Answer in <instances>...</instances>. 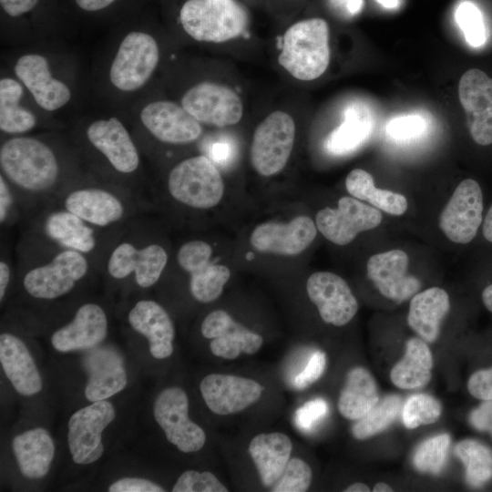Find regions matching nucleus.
I'll list each match as a JSON object with an SVG mask.
<instances>
[{
    "instance_id": "nucleus-27",
    "label": "nucleus",
    "mask_w": 492,
    "mask_h": 492,
    "mask_svg": "<svg viewBox=\"0 0 492 492\" xmlns=\"http://www.w3.org/2000/svg\"><path fill=\"white\" fill-rule=\"evenodd\" d=\"M41 228L45 237L61 250L87 255L97 248V228L64 208L48 212L42 220Z\"/></svg>"
},
{
    "instance_id": "nucleus-44",
    "label": "nucleus",
    "mask_w": 492,
    "mask_h": 492,
    "mask_svg": "<svg viewBox=\"0 0 492 492\" xmlns=\"http://www.w3.org/2000/svg\"><path fill=\"white\" fill-rule=\"evenodd\" d=\"M173 492H228L229 489L209 471L188 470L182 473L172 487Z\"/></svg>"
},
{
    "instance_id": "nucleus-53",
    "label": "nucleus",
    "mask_w": 492,
    "mask_h": 492,
    "mask_svg": "<svg viewBox=\"0 0 492 492\" xmlns=\"http://www.w3.org/2000/svg\"><path fill=\"white\" fill-rule=\"evenodd\" d=\"M39 0H0L2 9L10 16L17 17L33 10Z\"/></svg>"
},
{
    "instance_id": "nucleus-24",
    "label": "nucleus",
    "mask_w": 492,
    "mask_h": 492,
    "mask_svg": "<svg viewBox=\"0 0 492 492\" xmlns=\"http://www.w3.org/2000/svg\"><path fill=\"white\" fill-rule=\"evenodd\" d=\"M317 234L316 224L307 216H298L287 223L268 221L251 232L252 247L262 252L294 256L305 251Z\"/></svg>"
},
{
    "instance_id": "nucleus-33",
    "label": "nucleus",
    "mask_w": 492,
    "mask_h": 492,
    "mask_svg": "<svg viewBox=\"0 0 492 492\" xmlns=\"http://www.w3.org/2000/svg\"><path fill=\"white\" fill-rule=\"evenodd\" d=\"M93 357L85 388V396L90 402L106 400L122 391L128 384L119 356L110 351H101Z\"/></svg>"
},
{
    "instance_id": "nucleus-28",
    "label": "nucleus",
    "mask_w": 492,
    "mask_h": 492,
    "mask_svg": "<svg viewBox=\"0 0 492 492\" xmlns=\"http://www.w3.org/2000/svg\"><path fill=\"white\" fill-rule=\"evenodd\" d=\"M0 362L2 368L22 395L29 396L42 390V378L25 343L12 333L0 335Z\"/></svg>"
},
{
    "instance_id": "nucleus-54",
    "label": "nucleus",
    "mask_w": 492,
    "mask_h": 492,
    "mask_svg": "<svg viewBox=\"0 0 492 492\" xmlns=\"http://www.w3.org/2000/svg\"><path fill=\"white\" fill-rule=\"evenodd\" d=\"M334 9L341 14L353 16L358 14L364 6V0H329Z\"/></svg>"
},
{
    "instance_id": "nucleus-31",
    "label": "nucleus",
    "mask_w": 492,
    "mask_h": 492,
    "mask_svg": "<svg viewBox=\"0 0 492 492\" xmlns=\"http://www.w3.org/2000/svg\"><path fill=\"white\" fill-rule=\"evenodd\" d=\"M450 308L447 292L431 287L415 293L410 302L408 325L425 341L433 343L439 334L440 324Z\"/></svg>"
},
{
    "instance_id": "nucleus-35",
    "label": "nucleus",
    "mask_w": 492,
    "mask_h": 492,
    "mask_svg": "<svg viewBox=\"0 0 492 492\" xmlns=\"http://www.w3.org/2000/svg\"><path fill=\"white\" fill-rule=\"evenodd\" d=\"M343 117V122L330 133L325 141L326 149L333 155L355 150L372 133L373 119L365 107L350 105Z\"/></svg>"
},
{
    "instance_id": "nucleus-20",
    "label": "nucleus",
    "mask_w": 492,
    "mask_h": 492,
    "mask_svg": "<svg viewBox=\"0 0 492 492\" xmlns=\"http://www.w3.org/2000/svg\"><path fill=\"white\" fill-rule=\"evenodd\" d=\"M15 74L45 111H56L71 99V90L66 83L53 77L48 60L31 53L21 56L15 64Z\"/></svg>"
},
{
    "instance_id": "nucleus-13",
    "label": "nucleus",
    "mask_w": 492,
    "mask_h": 492,
    "mask_svg": "<svg viewBox=\"0 0 492 492\" xmlns=\"http://www.w3.org/2000/svg\"><path fill=\"white\" fill-rule=\"evenodd\" d=\"M483 194L479 184L472 179L462 180L439 217V228L454 243L472 241L482 223Z\"/></svg>"
},
{
    "instance_id": "nucleus-55",
    "label": "nucleus",
    "mask_w": 492,
    "mask_h": 492,
    "mask_svg": "<svg viewBox=\"0 0 492 492\" xmlns=\"http://www.w3.org/2000/svg\"><path fill=\"white\" fill-rule=\"evenodd\" d=\"M77 6L85 11L95 12L102 10L117 0H75Z\"/></svg>"
},
{
    "instance_id": "nucleus-14",
    "label": "nucleus",
    "mask_w": 492,
    "mask_h": 492,
    "mask_svg": "<svg viewBox=\"0 0 492 492\" xmlns=\"http://www.w3.org/2000/svg\"><path fill=\"white\" fill-rule=\"evenodd\" d=\"M181 105L200 124L217 127L234 125L243 114L240 97L228 87L211 82H201L188 89Z\"/></svg>"
},
{
    "instance_id": "nucleus-46",
    "label": "nucleus",
    "mask_w": 492,
    "mask_h": 492,
    "mask_svg": "<svg viewBox=\"0 0 492 492\" xmlns=\"http://www.w3.org/2000/svg\"><path fill=\"white\" fill-rule=\"evenodd\" d=\"M328 413L326 401L321 398L310 400L295 412V424L302 431H310Z\"/></svg>"
},
{
    "instance_id": "nucleus-56",
    "label": "nucleus",
    "mask_w": 492,
    "mask_h": 492,
    "mask_svg": "<svg viewBox=\"0 0 492 492\" xmlns=\"http://www.w3.org/2000/svg\"><path fill=\"white\" fill-rule=\"evenodd\" d=\"M11 279V268L5 261H0V300L3 301Z\"/></svg>"
},
{
    "instance_id": "nucleus-48",
    "label": "nucleus",
    "mask_w": 492,
    "mask_h": 492,
    "mask_svg": "<svg viewBox=\"0 0 492 492\" xmlns=\"http://www.w3.org/2000/svg\"><path fill=\"white\" fill-rule=\"evenodd\" d=\"M467 389L477 399L492 400V367L475 372L467 382Z\"/></svg>"
},
{
    "instance_id": "nucleus-5",
    "label": "nucleus",
    "mask_w": 492,
    "mask_h": 492,
    "mask_svg": "<svg viewBox=\"0 0 492 492\" xmlns=\"http://www.w3.org/2000/svg\"><path fill=\"white\" fill-rule=\"evenodd\" d=\"M159 61V48L155 38L146 32H129L111 62L109 80L118 90H138L149 80Z\"/></svg>"
},
{
    "instance_id": "nucleus-17",
    "label": "nucleus",
    "mask_w": 492,
    "mask_h": 492,
    "mask_svg": "<svg viewBox=\"0 0 492 492\" xmlns=\"http://www.w3.org/2000/svg\"><path fill=\"white\" fill-rule=\"evenodd\" d=\"M139 118L156 139L167 144L191 143L202 133L200 123L181 104L173 101L157 100L147 104Z\"/></svg>"
},
{
    "instance_id": "nucleus-42",
    "label": "nucleus",
    "mask_w": 492,
    "mask_h": 492,
    "mask_svg": "<svg viewBox=\"0 0 492 492\" xmlns=\"http://www.w3.org/2000/svg\"><path fill=\"white\" fill-rule=\"evenodd\" d=\"M310 466L301 458H290L282 476L271 487L272 492H303L312 483Z\"/></svg>"
},
{
    "instance_id": "nucleus-60",
    "label": "nucleus",
    "mask_w": 492,
    "mask_h": 492,
    "mask_svg": "<svg viewBox=\"0 0 492 492\" xmlns=\"http://www.w3.org/2000/svg\"><path fill=\"white\" fill-rule=\"evenodd\" d=\"M373 491L374 492H391L393 491V488L384 482H379L374 487Z\"/></svg>"
},
{
    "instance_id": "nucleus-3",
    "label": "nucleus",
    "mask_w": 492,
    "mask_h": 492,
    "mask_svg": "<svg viewBox=\"0 0 492 492\" xmlns=\"http://www.w3.org/2000/svg\"><path fill=\"white\" fill-rule=\"evenodd\" d=\"M179 21L194 40L221 43L245 31L248 15L235 0H187L179 11Z\"/></svg>"
},
{
    "instance_id": "nucleus-11",
    "label": "nucleus",
    "mask_w": 492,
    "mask_h": 492,
    "mask_svg": "<svg viewBox=\"0 0 492 492\" xmlns=\"http://www.w3.org/2000/svg\"><path fill=\"white\" fill-rule=\"evenodd\" d=\"M167 263L168 253L161 245H138L122 241L110 251L106 269L115 280H124L133 274L138 286L146 289L157 283Z\"/></svg>"
},
{
    "instance_id": "nucleus-57",
    "label": "nucleus",
    "mask_w": 492,
    "mask_h": 492,
    "mask_svg": "<svg viewBox=\"0 0 492 492\" xmlns=\"http://www.w3.org/2000/svg\"><path fill=\"white\" fill-rule=\"evenodd\" d=\"M483 235L487 241L492 242V205L484 220Z\"/></svg>"
},
{
    "instance_id": "nucleus-18",
    "label": "nucleus",
    "mask_w": 492,
    "mask_h": 492,
    "mask_svg": "<svg viewBox=\"0 0 492 492\" xmlns=\"http://www.w3.org/2000/svg\"><path fill=\"white\" fill-rule=\"evenodd\" d=\"M307 294L321 318L334 326L347 324L358 311V302L347 282L330 272H316L306 282Z\"/></svg>"
},
{
    "instance_id": "nucleus-47",
    "label": "nucleus",
    "mask_w": 492,
    "mask_h": 492,
    "mask_svg": "<svg viewBox=\"0 0 492 492\" xmlns=\"http://www.w3.org/2000/svg\"><path fill=\"white\" fill-rule=\"evenodd\" d=\"M325 367V354L321 351L314 352L303 370L295 376L294 386L297 389L308 387L322 376Z\"/></svg>"
},
{
    "instance_id": "nucleus-49",
    "label": "nucleus",
    "mask_w": 492,
    "mask_h": 492,
    "mask_svg": "<svg viewBox=\"0 0 492 492\" xmlns=\"http://www.w3.org/2000/svg\"><path fill=\"white\" fill-rule=\"evenodd\" d=\"M109 492H163L159 485L141 477H123L113 482Z\"/></svg>"
},
{
    "instance_id": "nucleus-30",
    "label": "nucleus",
    "mask_w": 492,
    "mask_h": 492,
    "mask_svg": "<svg viewBox=\"0 0 492 492\" xmlns=\"http://www.w3.org/2000/svg\"><path fill=\"white\" fill-rule=\"evenodd\" d=\"M13 451L22 475L29 479L44 477L55 456L54 441L45 428L36 427L15 436Z\"/></svg>"
},
{
    "instance_id": "nucleus-15",
    "label": "nucleus",
    "mask_w": 492,
    "mask_h": 492,
    "mask_svg": "<svg viewBox=\"0 0 492 492\" xmlns=\"http://www.w3.org/2000/svg\"><path fill=\"white\" fill-rule=\"evenodd\" d=\"M458 97L473 140L492 144V78L478 68L467 70L459 80Z\"/></svg>"
},
{
    "instance_id": "nucleus-41",
    "label": "nucleus",
    "mask_w": 492,
    "mask_h": 492,
    "mask_svg": "<svg viewBox=\"0 0 492 492\" xmlns=\"http://www.w3.org/2000/svg\"><path fill=\"white\" fill-rule=\"evenodd\" d=\"M440 403L431 395L418 394L410 396L402 412L405 425L414 429L423 425L435 423L440 416Z\"/></svg>"
},
{
    "instance_id": "nucleus-22",
    "label": "nucleus",
    "mask_w": 492,
    "mask_h": 492,
    "mask_svg": "<svg viewBox=\"0 0 492 492\" xmlns=\"http://www.w3.org/2000/svg\"><path fill=\"white\" fill-rule=\"evenodd\" d=\"M203 337L211 339V353L227 360L238 358L241 354H254L263 344L259 333L235 322L225 311L210 313L200 327Z\"/></svg>"
},
{
    "instance_id": "nucleus-45",
    "label": "nucleus",
    "mask_w": 492,
    "mask_h": 492,
    "mask_svg": "<svg viewBox=\"0 0 492 492\" xmlns=\"http://www.w3.org/2000/svg\"><path fill=\"white\" fill-rule=\"evenodd\" d=\"M425 128L423 118L408 115L391 119L385 128L388 136L395 139L405 140L420 136Z\"/></svg>"
},
{
    "instance_id": "nucleus-10",
    "label": "nucleus",
    "mask_w": 492,
    "mask_h": 492,
    "mask_svg": "<svg viewBox=\"0 0 492 492\" xmlns=\"http://www.w3.org/2000/svg\"><path fill=\"white\" fill-rule=\"evenodd\" d=\"M383 220L380 210L354 197H342L337 208L326 207L315 217L317 230L331 242L343 246L365 231L378 227Z\"/></svg>"
},
{
    "instance_id": "nucleus-6",
    "label": "nucleus",
    "mask_w": 492,
    "mask_h": 492,
    "mask_svg": "<svg viewBox=\"0 0 492 492\" xmlns=\"http://www.w3.org/2000/svg\"><path fill=\"white\" fill-rule=\"evenodd\" d=\"M89 269L86 254L60 250L48 261L30 268L23 277V286L34 298L56 299L71 292Z\"/></svg>"
},
{
    "instance_id": "nucleus-1",
    "label": "nucleus",
    "mask_w": 492,
    "mask_h": 492,
    "mask_svg": "<svg viewBox=\"0 0 492 492\" xmlns=\"http://www.w3.org/2000/svg\"><path fill=\"white\" fill-rule=\"evenodd\" d=\"M1 175L16 194L40 199L52 194L62 167L52 147L40 138L13 136L0 147Z\"/></svg>"
},
{
    "instance_id": "nucleus-52",
    "label": "nucleus",
    "mask_w": 492,
    "mask_h": 492,
    "mask_svg": "<svg viewBox=\"0 0 492 492\" xmlns=\"http://www.w3.org/2000/svg\"><path fill=\"white\" fill-rule=\"evenodd\" d=\"M234 152L233 145L228 139L214 142L210 148V159L220 165L228 164Z\"/></svg>"
},
{
    "instance_id": "nucleus-61",
    "label": "nucleus",
    "mask_w": 492,
    "mask_h": 492,
    "mask_svg": "<svg viewBox=\"0 0 492 492\" xmlns=\"http://www.w3.org/2000/svg\"><path fill=\"white\" fill-rule=\"evenodd\" d=\"M376 1L385 8H395L399 5L398 0H376Z\"/></svg>"
},
{
    "instance_id": "nucleus-8",
    "label": "nucleus",
    "mask_w": 492,
    "mask_h": 492,
    "mask_svg": "<svg viewBox=\"0 0 492 492\" xmlns=\"http://www.w3.org/2000/svg\"><path fill=\"white\" fill-rule=\"evenodd\" d=\"M153 415L168 441L179 451L197 452L204 446L206 434L190 419L189 399L182 388L172 386L161 391L154 402Z\"/></svg>"
},
{
    "instance_id": "nucleus-16",
    "label": "nucleus",
    "mask_w": 492,
    "mask_h": 492,
    "mask_svg": "<svg viewBox=\"0 0 492 492\" xmlns=\"http://www.w3.org/2000/svg\"><path fill=\"white\" fill-rule=\"evenodd\" d=\"M89 144L118 173L131 175L140 166L138 148L124 124L115 117L91 122L86 130Z\"/></svg>"
},
{
    "instance_id": "nucleus-59",
    "label": "nucleus",
    "mask_w": 492,
    "mask_h": 492,
    "mask_svg": "<svg viewBox=\"0 0 492 492\" xmlns=\"http://www.w3.org/2000/svg\"><path fill=\"white\" fill-rule=\"evenodd\" d=\"M343 491L344 492H368L370 491V488L368 486H366L364 483L356 482L348 486Z\"/></svg>"
},
{
    "instance_id": "nucleus-26",
    "label": "nucleus",
    "mask_w": 492,
    "mask_h": 492,
    "mask_svg": "<svg viewBox=\"0 0 492 492\" xmlns=\"http://www.w3.org/2000/svg\"><path fill=\"white\" fill-rule=\"evenodd\" d=\"M128 320L133 330L148 339L154 358L165 359L172 354L174 325L159 303L152 300L138 301L129 311Z\"/></svg>"
},
{
    "instance_id": "nucleus-50",
    "label": "nucleus",
    "mask_w": 492,
    "mask_h": 492,
    "mask_svg": "<svg viewBox=\"0 0 492 492\" xmlns=\"http://www.w3.org/2000/svg\"><path fill=\"white\" fill-rule=\"evenodd\" d=\"M469 419L475 428L480 431H488L492 435V400L484 401L473 410Z\"/></svg>"
},
{
    "instance_id": "nucleus-36",
    "label": "nucleus",
    "mask_w": 492,
    "mask_h": 492,
    "mask_svg": "<svg viewBox=\"0 0 492 492\" xmlns=\"http://www.w3.org/2000/svg\"><path fill=\"white\" fill-rule=\"evenodd\" d=\"M345 187L352 197L368 202L373 207L390 215H403L408 207L406 198L400 193L375 187L370 173L354 169L347 175Z\"/></svg>"
},
{
    "instance_id": "nucleus-40",
    "label": "nucleus",
    "mask_w": 492,
    "mask_h": 492,
    "mask_svg": "<svg viewBox=\"0 0 492 492\" xmlns=\"http://www.w3.org/2000/svg\"><path fill=\"white\" fill-rule=\"evenodd\" d=\"M450 436L441 434L423 442L415 450L413 462L421 472L438 474L446 462Z\"/></svg>"
},
{
    "instance_id": "nucleus-29",
    "label": "nucleus",
    "mask_w": 492,
    "mask_h": 492,
    "mask_svg": "<svg viewBox=\"0 0 492 492\" xmlns=\"http://www.w3.org/2000/svg\"><path fill=\"white\" fill-rule=\"evenodd\" d=\"M292 450L290 437L281 432L261 433L252 437L248 451L264 487H272L280 478Z\"/></svg>"
},
{
    "instance_id": "nucleus-43",
    "label": "nucleus",
    "mask_w": 492,
    "mask_h": 492,
    "mask_svg": "<svg viewBox=\"0 0 492 492\" xmlns=\"http://www.w3.org/2000/svg\"><path fill=\"white\" fill-rule=\"evenodd\" d=\"M456 20L464 33L466 42L472 46H480L486 42V28L481 12L471 2H462L456 11Z\"/></svg>"
},
{
    "instance_id": "nucleus-21",
    "label": "nucleus",
    "mask_w": 492,
    "mask_h": 492,
    "mask_svg": "<svg viewBox=\"0 0 492 492\" xmlns=\"http://www.w3.org/2000/svg\"><path fill=\"white\" fill-rule=\"evenodd\" d=\"M62 206L97 229L118 224L128 215L127 205L119 195L95 186L70 190L64 195Z\"/></svg>"
},
{
    "instance_id": "nucleus-25",
    "label": "nucleus",
    "mask_w": 492,
    "mask_h": 492,
    "mask_svg": "<svg viewBox=\"0 0 492 492\" xmlns=\"http://www.w3.org/2000/svg\"><path fill=\"white\" fill-rule=\"evenodd\" d=\"M108 333V317L103 308L93 302L80 306L67 325L56 330L51 343L62 353L90 349L100 343Z\"/></svg>"
},
{
    "instance_id": "nucleus-23",
    "label": "nucleus",
    "mask_w": 492,
    "mask_h": 492,
    "mask_svg": "<svg viewBox=\"0 0 492 492\" xmlns=\"http://www.w3.org/2000/svg\"><path fill=\"white\" fill-rule=\"evenodd\" d=\"M368 278L387 299L401 302L420 289V281L409 273V257L402 250H390L372 255L366 264Z\"/></svg>"
},
{
    "instance_id": "nucleus-4",
    "label": "nucleus",
    "mask_w": 492,
    "mask_h": 492,
    "mask_svg": "<svg viewBox=\"0 0 492 492\" xmlns=\"http://www.w3.org/2000/svg\"><path fill=\"white\" fill-rule=\"evenodd\" d=\"M168 190L176 201L190 208L206 210L220 201L224 183L213 161L198 155L181 160L171 169Z\"/></svg>"
},
{
    "instance_id": "nucleus-34",
    "label": "nucleus",
    "mask_w": 492,
    "mask_h": 492,
    "mask_svg": "<svg viewBox=\"0 0 492 492\" xmlns=\"http://www.w3.org/2000/svg\"><path fill=\"white\" fill-rule=\"evenodd\" d=\"M432 354L427 344L419 338L407 341L403 358L392 368V383L401 389L423 387L431 379Z\"/></svg>"
},
{
    "instance_id": "nucleus-19",
    "label": "nucleus",
    "mask_w": 492,
    "mask_h": 492,
    "mask_svg": "<svg viewBox=\"0 0 492 492\" xmlns=\"http://www.w3.org/2000/svg\"><path fill=\"white\" fill-rule=\"evenodd\" d=\"M263 389L253 379L224 374H210L200 384L206 405L219 415L244 410L261 398Z\"/></svg>"
},
{
    "instance_id": "nucleus-51",
    "label": "nucleus",
    "mask_w": 492,
    "mask_h": 492,
    "mask_svg": "<svg viewBox=\"0 0 492 492\" xmlns=\"http://www.w3.org/2000/svg\"><path fill=\"white\" fill-rule=\"evenodd\" d=\"M15 195L14 190L0 174V222L4 225L11 217V211L14 208Z\"/></svg>"
},
{
    "instance_id": "nucleus-32",
    "label": "nucleus",
    "mask_w": 492,
    "mask_h": 492,
    "mask_svg": "<svg viewBox=\"0 0 492 492\" xmlns=\"http://www.w3.org/2000/svg\"><path fill=\"white\" fill-rule=\"evenodd\" d=\"M379 401L376 382L364 367L352 368L338 398L340 414L349 420H358Z\"/></svg>"
},
{
    "instance_id": "nucleus-2",
    "label": "nucleus",
    "mask_w": 492,
    "mask_h": 492,
    "mask_svg": "<svg viewBox=\"0 0 492 492\" xmlns=\"http://www.w3.org/2000/svg\"><path fill=\"white\" fill-rule=\"evenodd\" d=\"M279 64L293 77L311 81L321 77L330 61L329 27L322 18L299 21L283 37Z\"/></svg>"
},
{
    "instance_id": "nucleus-39",
    "label": "nucleus",
    "mask_w": 492,
    "mask_h": 492,
    "mask_svg": "<svg viewBox=\"0 0 492 492\" xmlns=\"http://www.w3.org/2000/svg\"><path fill=\"white\" fill-rule=\"evenodd\" d=\"M398 395H387L352 427L353 436L359 440L369 438L387 428L396 418L401 406Z\"/></svg>"
},
{
    "instance_id": "nucleus-37",
    "label": "nucleus",
    "mask_w": 492,
    "mask_h": 492,
    "mask_svg": "<svg viewBox=\"0 0 492 492\" xmlns=\"http://www.w3.org/2000/svg\"><path fill=\"white\" fill-rule=\"evenodd\" d=\"M24 89L20 81L12 77L0 80V129L9 135H22L32 130L36 118L22 107Z\"/></svg>"
},
{
    "instance_id": "nucleus-58",
    "label": "nucleus",
    "mask_w": 492,
    "mask_h": 492,
    "mask_svg": "<svg viewBox=\"0 0 492 492\" xmlns=\"http://www.w3.org/2000/svg\"><path fill=\"white\" fill-rule=\"evenodd\" d=\"M482 301L487 309L492 313V283L487 286L483 291Z\"/></svg>"
},
{
    "instance_id": "nucleus-7",
    "label": "nucleus",
    "mask_w": 492,
    "mask_h": 492,
    "mask_svg": "<svg viewBox=\"0 0 492 492\" xmlns=\"http://www.w3.org/2000/svg\"><path fill=\"white\" fill-rule=\"evenodd\" d=\"M295 138L292 118L283 111L271 113L256 128L251 146V162L262 176L282 171L291 156Z\"/></svg>"
},
{
    "instance_id": "nucleus-9",
    "label": "nucleus",
    "mask_w": 492,
    "mask_h": 492,
    "mask_svg": "<svg viewBox=\"0 0 492 492\" xmlns=\"http://www.w3.org/2000/svg\"><path fill=\"white\" fill-rule=\"evenodd\" d=\"M115 417L113 405L106 400L92 402L70 416L67 444L75 463L88 465L102 456V433Z\"/></svg>"
},
{
    "instance_id": "nucleus-12",
    "label": "nucleus",
    "mask_w": 492,
    "mask_h": 492,
    "mask_svg": "<svg viewBox=\"0 0 492 492\" xmlns=\"http://www.w3.org/2000/svg\"><path fill=\"white\" fill-rule=\"evenodd\" d=\"M212 249L201 240H192L180 246L177 253L179 267L190 274V290L200 302H210L220 297L231 277L225 265L211 261Z\"/></svg>"
},
{
    "instance_id": "nucleus-38",
    "label": "nucleus",
    "mask_w": 492,
    "mask_h": 492,
    "mask_svg": "<svg viewBox=\"0 0 492 492\" xmlns=\"http://www.w3.org/2000/svg\"><path fill=\"white\" fill-rule=\"evenodd\" d=\"M456 456L466 468L467 482L480 487L492 477V452L476 440L460 441L455 447Z\"/></svg>"
}]
</instances>
